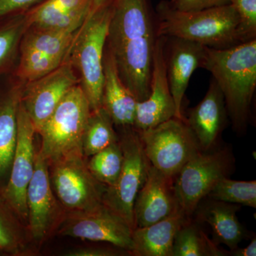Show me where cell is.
<instances>
[{
	"mask_svg": "<svg viewBox=\"0 0 256 256\" xmlns=\"http://www.w3.org/2000/svg\"><path fill=\"white\" fill-rule=\"evenodd\" d=\"M88 168L96 180L106 188L114 186L118 178L124 156L118 142L87 158Z\"/></svg>",
	"mask_w": 256,
	"mask_h": 256,
	"instance_id": "28",
	"label": "cell"
},
{
	"mask_svg": "<svg viewBox=\"0 0 256 256\" xmlns=\"http://www.w3.org/2000/svg\"><path fill=\"white\" fill-rule=\"evenodd\" d=\"M201 68L212 74L223 94L236 132L246 130L256 88V38L226 48H205Z\"/></svg>",
	"mask_w": 256,
	"mask_h": 256,
	"instance_id": "2",
	"label": "cell"
},
{
	"mask_svg": "<svg viewBox=\"0 0 256 256\" xmlns=\"http://www.w3.org/2000/svg\"><path fill=\"white\" fill-rule=\"evenodd\" d=\"M86 160L82 152H74L48 164L52 188L66 212L92 210L102 204L106 186L92 176Z\"/></svg>",
	"mask_w": 256,
	"mask_h": 256,
	"instance_id": "9",
	"label": "cell"
},
{
	"mask_svg": "<svg viewBox=\"0 0 256 256\" xmlns=\"http://www.w3.org/2000/svg\"><path fill=\"white\" fill-rule=\"evenodd\" d=\"M137 102L121 80L114 56L106 46L102 108L110 116L114 126L120 128L133 127Z\"/></svg>",
	"mask_w": 256,
	"mask_h": 256,
	"instance_id": "19",
	"label": "cell"
},
{
	"mask_svg": "<svg viewBox=\"0 0 256 256\" xmlns=\"http://www.w3.org/2000/svg\"><path fill=\"white\" fill-rule=\"evenodd\" d=\"M26 228L35 242L46 240L57 230L66 210L57 200L50 184L48 164L38 152L36 153L33 176L26 192Z\"/></svg>",
	"mask_w": 256,
	"mask_h": 256,
	"instance_id": "12",
	"label": "cell"
},
{
	"mask_svg": "<svg viewBox=\"0 0 256 256\" xmlns=\"http://www.w3.org/2000/svg\"><path fill=\"white\" fill-rule=\"evenodd\" d=\"M232 255L235 256H256V237L252 239V242L245 248H237L232 250Z\"/></svg>",
	"mask_w": 256,
	"mask_h": 256,
	"instance_id": "34",
	"label": "cell"
},
{
	"mask_svg": "<svg viewBox=\"0 0 256 256\" xmlns=\"http://www.w3.org/2000/svg\"><path fill=\"white\" fill-rule=\"evenodd\" d=\"M92 0H44L24 12L28 26L76 31L90 11Z\"/></svg>",
	"mask_w": 256,
	"mask_h": 256,
	"instance_id": "18",
	"label": "cell"
},
{
	"mask_svg": "<svg viewBox=\"0 0 256 256\" xmlns=\"http://www.w3.org/2000/svg\"><path fill=\"white\" fill-rule=\"evenodd\" d=\"M77 30L60 31L28 26L22 37L18 54L65 60Z\"/></svg>",
	"mask_w": 256,
	"mask_h": 256,
	"instance_id": "23",
	"label": "cell"
},
{
	"mask_svg": "<svg viewBox=\"0 0 256 256\" xmlns=\"http://www.w3.org/2000/svg\"><path fill=\"white\" fill-rule=\"evenodd\" d=\"M110 1L111 0H92L88 14H94L98 10L104 8L106 5L108 4Z\"/></svg>",
	"mask_w": 256,
	"mask_h": 256,
	"instance_id": "35",
	"label": "cell"
},
{
	"mask_svg": "<svg viewBox=\"0 0 256 256\" xmlns=\"http://www.w3.org/2000/svg\"><path fill=\"white\" fill-rule=\"evenodd\" d=\"M239 20L238 33L242 43L256 38V0H230Z\"/></svg>",
	"mask_w": 256,
	"mask_h": 256,
	"instance_id": "30",
	"label": "cell"
},
{
	"mask_svg": "<svg viewBox=\"0 0 256 256\" xmlns=\"http://www.w3.org/2000/svg\"><path fill=\"white\" fill-rule=\"evenodd\" d=\"M178 212L180 210L175 196L174 178L150 164L146 182L134 201V228L151 225Z\"/></svg>",
	"mask_w": 256,
	"mask_h": 256,
	"instance_id": "15",
	"label": "cell"
},
{
	"mask_svg": "<svg viewBox=\"0 0 256 256\" xmlns=\"http://www.w3.org/2000/svg\"><path fill=\"white\" fill-rule=\"evenodd\" d=\"M119 142L124 156L122 169L114 186L106 188L102 204L122 217L133 229L134 201L144 184L150 162L140 134L133 127L120 128Z\"/></svg>",
	"mask_w": 256,
	"mask_h": 256,
	"instance_id": "7",
	"label": "cell"
},
{
	"mask_svg": "<svg viewBox=\"0 0 256 256\" xmlns=\"http://www.w3.org/2000/svg\"><path fill=\"white\" fill-rule=\"evenodd\" d=\"M22 84L14 80L0 92V191L9 178L18 138V112Z\"/></svg>",
	"mask_w": 256,
	"mask_h": 256,
	"instance_id": "21",
	"label": "cell"
},
{
	"mask_svg": "<svg viewBox=\"0 0 256 256\" xmlns=\"http://www.w3.org/2000/svg\"><path fill=\"white\" fill-rule=\"evenodd\" d=\"M57 230L63 236L108 242L132 252L133 228L104 204L92 210L66 212Z\"/></svg>",
	"mask_w": 256,
	"mask_h": 256,
	"instance_id": "11",
	"label": "cell"
},
{
	"mask_svg": "<svg viewBox=\"0 0 256 256\" xmlns=\"http://www.w3.org/2000/svg\"><path fill=\"white\" fill-rule=\"evenodd\" d=\"M156 36L174 37L214 48H226L242 43L238 14L232 4L195 11L175 9L169 0L156 5Z\"/></svg>",
	"mask_w": 256,
	"mask_h": 256,
	"instance_id": "3",
	"label": "cell"
},
{
	"mask_svg": "<svg viewBox=\"0 0 256 256\" xmlns=\"http://www.w3.org/2000/svg\"><path fill=\"white\" fill-rule=\"evenodd\" d=\"M206 46L174 37H166L165 60L166 75L176 110V118L184 119L182 106L192 74L201 68Z\"/></svg>",
	"mask_w": 256,
	"mask_h": 256,
	"instance_id": "16",
	"label": "cell"
},
{
	"mask_svg": "<svg viewBox=\"0 0 256 256\" xmlns=\"http://www.w3.org/2000/svg\"><path fill=\"white\" fill-rule=\"evenodd\" d=\"M82 87L72 88L40 128L38 152L48 164L74 152H82V134L92 114Z\"/></svg>",
	"mask_w": 256,
	"mask_h": 256,
	"instance_id": "5",
	"label": "cell"
},
{
	"mask_svg": "<svg viewBox=\"0 0 256 256\" xmlns=\"http://www.w3.org/2000/svg\"><path fill=\"white\" fill-rule=\"evenodd\" d=\"M114 124L104 108L92 110L82 134V150L85 158H90L107 146L118 142Z\"/></svg>",
	"mask_w": 256,
	"mask_h": 256,
	"instance_id": "25",
	"label": "cell"
},
{
	"mask_svg": "<svg viewBox=\"0 0 256 256\" xmlns=\"http://www.w3.org/2000/svg\"><path fill=\"white\" fill-rule=\"evenodd\" d=\"M44 0H0V18L24 12Z\"/></svg>",
	"mask_w": 256,
	"mask_h": 256,
	"instance_id": "32",
	"label": "cell"
},
{
	"mask_svg": "<svg viewBox=\"0 0 256 256\" xmlns=\"http://www.w3.org/2000/svg\"><path fill=\"white\" fill-rule=\"evenodd\" d=\"M110 5L106 46L124 85L137 101L146 100L158 38L150 0H111Z\"/></svg>",
	"mask_w": 256,
	"mask_h": 256,
	"instance_id": "1",
	"label": "cell"
},
{
	"mask_svg": "<svg viewBox=\"0 0 256 256\" xmlns=\"http://www.w3.org/2000/svg\"><path fill=\"white\" fill-rule=\"evenodd\" d=\"M110 15V2L88 15L66 58L75 70L92 110L102 107L104 56Z\"/></svg>",
	"mask_w": 256,
	"mask_h": 256,
	"instance_id": "4",
	"label": "cell"
},
{
	"mask_svg": "<svg viewBox=\"0 0 256 256\" xmlns=\"http://www.w3.org/2000/svg\"><path fill=\"white\" fill-rule=\"evenodd\" d=\"M190 218L182 212L156 223L133 229L131 254L137 256H172L175 236Z\"/></svg>",
	"mask_w": 256,
	"mask_h": 256,
	"instance_id": "22",
	"label": "cell"
},
{
	"mask_svg": "<svg viewBox=\"0 0 256 256\" xmlns=\"http://www.w3.org/2000/svg\"><path fill=\"white\" fill-rule=\"evenodd\" d=\"M234 156L228 148L200 152L184 165L174 178L178 210L190 218L200 202L234 168Z\"/></svg>",
	"mask_w": 256,
	"mask_h": 256,
	"instance_id": "6",
	"label": "cell"
},
{
	"mask_svg": "<svg viewBox=\"0 0 256 256\" xmlns=\"http://www.w3.org/2000/svg\"><path fill=\"white\" fill-rule=\"evenodd\" d=\"M208 198L234 204L256 208V182L222 178L210 190Z\"/></svg>",
	"mask_w": 256,
	"mask_h": 256,
	"instance_id": "29",
	"label": "cell"
},
{
	"mask_svg": "<svg viewBox=\"0 0 256 256\" xmlns=\"http://www.w3.org/2000/svg\"><path fill=\"white\" fill-rule=\"evenodd\" d=\"M24 224L0 200V255L20 256L28 252Z\"/></svg>",
	"mask_w": 256,
	"mask_h": 256,
	"instance_id": "27",
	"label": "cell"
},
{
	"mask_svg": "<svg viewBox=\"0 0 256 256\" xmlns=\"http://www.w3.org/2000/svg\"><path fill=\"white\" fill-rule=\"evenodd\" d=\"M130 254L127 250L118 248H106L101 246H88L78 248L67 252L68 256H118Z\"/></svg>",
	"mask_w": 256,
	"mask_h": 256,
	"instance_id": "33",
	"label": "cell"
},
{
	"mask_svg": "<svg viewBox=\"0 0 256 256\" xmlns=\"http://www.w3.org/2000/svg\"><path fill=\"white\" fill-rule=\"evenodd\" d=\"M226 107L222 90L212 78L201 102L188 111L184 120L196 138L202 152L213 149L225 128Z\"/></svg>",
	"mask_w": 256,
	"mask_h": 256,
	"instance_id": "17",
	"label": "cell"
},
{
	"mask_svg": "<svg viewBox=\"0 0 256 256\" xmlns=\"http://www.w3.org/2000/svg\"><path fill=\"white\" fill-rule=\"evenodd\" d=\"M34 126L21 101L18 112V138L8 182L0 191V200L26 226L28 222L26 192L33 176L36 152Z\"/></svg>",
	"mask_w": 256,
	"mask_h": 256,
	"instance_id": "10",
	"label": "cell"
},
{
	"mask_svg": "<svg viewBox=\"0 0 256 256\" xmlns=\"http://www.w3.org/2000/svg\"><path fill=\"white\" fill-rule=\"evenodd\" d=\"M239 207L238 204L208 198L200 202L194 213L197 222L210 226L216 244H223L233 250L238 248L246 236L236 215Z\"/></svg>",
	"mask_w": 256,
	"mask_h": 256,
	"instance_id": "20",
	"label": "cell"
},
{
	"mask_svg": "<svg viewBox=\"0 0 256 256\" xmlns=\"http://www.w3.org/2000/svg\"><path fill=\"white\" fill-rule=\"evenodd\" d=\"M206 236L196 224L190 220L182 226L175 236L172 256H222L226 252Z\"/></svg>",
	"mask_w": 256,
	"mask_h": 256,
	"instance_id": "26",
	"label": "cell"
},
{
	"mask_svg": "<svg viewBox=\"0 0 256 256\" xmlns=\"http://www.w3.org/2000/svg\"><path fill=\"white\" fill-rule=\"evenodd\" d=\"M230 0H169L170 4L175 9L182 11H195L223 6L230 4Z\"/></svg>",
	"mask_w": 256,
	"mask_h": 256,
	"instance_id": "31",
	"label": "cell"
},
{
	"mask_svg": "<svg viewBox=\"0 0 256 256\" xmlns=\"http://www.w3.org/2000/svg\"><path fill=\"white\" fill-rule=\"evenodd\" d=\"M78 84V76L67 60L46 75L23 84L21 102L36 133L64 96Z\"/></svg>",
	"mask_w": 256,
	"mask_h": 256,
	"instance_id": "13",
	"label": "cell"
},
{
	"mask_svg": "<svg viewBox=\"0 0 256 256\" xmlns=\"http://www.w3.org/2000/svg\"><path fill=\"white\" fill-rule=\"evenodd\" d=\"M139 133L150 164L170 178L202 151L184 119L172 118Z\"/></svg>",
	"mask_w": 256,
	"mask_h": 256,
	"instance_id": "8",
	"label": "cell"
},
{
	"mask_svg": "<svg viewBox=\"0 0 256 256\" xmlns=\"http://www.w3.org/2000/svg\"><path fill=\"white\" fill-rule=\"evenodd\" d=\"M28 26L24 12L0 18V75L14 70L20 42Z\"/></svg>",
	"mask_w": 256,
	"mask_h": 256,
	"instance_id": "24",
	"label": "cell"
},
{
	"mask_svg": "<svg viewBox=\"0 0 256 256\" xmlns=\"http://www.w3.org/2000/svg\"><path fill=\"white\" fill-rule=\"evenodd\" d=\"M166 37L158 36L153 56L150 92L146 100L138 101L133 128L142 132L168 120L176 118V107L170 90L166 60Z\"/></svg>",
	"mask_w": 256,
	"mask_h": 256,
	"instance_id": "14",
	"label": "cell"
}]
</instances>
